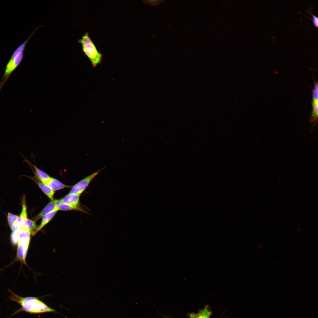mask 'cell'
Segmentation results:
<instances>
[{
    "label": "cell",
    "instance_id": "4fadbf2b",
    "mask_svg": "<svg viewBox=\"0 0 318 318\" xmlns=\"http://www.w3.org/2000/svg\"><path fill=\"white\" fill-rule=\"evenodd\" d=\"M18 232V243L29 244L31 235L29 230L26 228L20 227Z\"/></svg>",
    "mask_w": 318,
    "mask_h": 318
},
{
    "label": "cell",
    "instance_id": "9a60e30c",
    "mask_svg": "<svg viewBox=\"0 0 318 318\" xmlns=\"http://www.w3.org/2000/svg\"><path fill=\"white\" fill-rule=\"evenodd\" d=\"M211 312L207 306L201 310L197 313H191L189 318H209Z\"/></svg>",
    "mask_w": 318,
    "mask_h": 318
},
{
    "label": "cell",
    "instance_id": "5bb4252c",
    "mask_svg": "<svg viewBox=\"0 0 318 318\" xmlns=\"http://www.w3.org/2000/svg\"><path fill=\"white\" fill-rule=\"evenodd\" d=\"M58 211V209L55 210L50 213L44 216L41 222L36 231L35 234L41 230L53 218L55 214Z\"/></svg>",
    "mask_w": 318,
    "mask_h": 318
},
{
    "label": "cell",
    "instance_id": "2e32d148",
    "mask_svg": "<svg viewBox=\"0 0 318 318\" xmlns=\"http://www.w3.org/2000/svg\"><path fill=\"white\" fill-rule=\"evenodd\" d=\"M10 239L12 245L14 246L17 245L18 243V231H12L10 234Z\"/></svg>",
    "mask_w": 318,
    "mask_h": 318
},
{
    "label": "cell",
    "instance_id": "d6986e66",
    "mask_svg": "<svg viewBox=\"0 0 318 318\" xmlns=\"http://www.w3.org/2000/svg\"><path fill=\"white\" fill-rule=\"evenodd\" d=\"M164 1V0H146L142 1L143 3L148 4L152 6H155L159 5L163 3Z\"/></svg>",
    "mask_w": 318,
    "mask_h": 318
},
{
    "label": "cell",
    "instance_id": "52a82bcc",
    "mask_svg": "<svg viewBox=\"0 0 318 318\" xmlns=\"http://www.w3.org/2000/svg\"><path fill=\"white\" fill-rule=\"evenodd\" d=\"M16 259L26 264V259L29 244L18 243L17 244Z\"/></svg>",
    "mask_w": 318,
    "mask_h": 318
},
{
    "label": "cell",
    "instance_id": "7c38bea8",
    "mask_svg": "<svg viewBox=\"0 0 318 318\" xmlns=\"http://www.w3.org/2000/svg\"><path fill=\"white\" fill-rule=\"evenodd\" d=\"M45 184L54 191L64 188L72 187L71 186L65 185L58 180L52 177Z\"/></svg>",
    "mask_w": 318,
    "mask_h": 318
},
{
    "label": "cell",
    "instance_id": "7a4b0ae2",
    "mask_svg": "<svg viewBox=\"0 0 318 318\" xmlns=\"http://www.w3.org/2000/svg\"><path fill=\"white\" fill-rule=\"evenodd\" d=\"M78 42L81 44L82 51L89 59L93 67L101 63L103 55L98 50L87 32L82 36Z\"/></svg>",
    "mask_w": 318,
    "mask_h": 318
},
{
    "label": "cell",
    "instance_id": "9c48e42d",
    "mask_svg": "<svg viewBox=\"0 0 318 318\" xmlns=\"http://www.w3.org/2000/svg\"><path fill=\"white\" fill-rule=\"evenodd\" d=\"M27 177L33 180L43 192L51 200H53V198L55 191L51 189L46 185L44 184L41 181L34 178L32 177L27 175H24Z\"/></svg>",
    "mask_w": 318,
    "mask_h": 318
},
{
    "label": "cell",
    "instance_id": "277c9868",
    "mask_svg": "<svg viewBox=\"0 0 318 318\" xmlns=\"http://www.w3.org/2000/svg\"><path fill=\"white\" fill-rule=\"evenodd\" d=\"M103 169L98 170L80 180L72 187L69 193L81 195L92 180Z\"/></svg>",
    "mask_w": 318,
    "mask_h": 318
},
{
    "label": "cell",
    "instance_id": "7402d4cb",
    "mask_svg": "<svg viewBox=\"0 0 318 318\" xmlns=\"http://www.w3.org/2000/svg\"><path fill=\"white\" fill-rule=\"evenodd\" d=\"M20 228V227L17 225L16 223V221L14 223L10 228L12 231H18Z\"/></svg>",
    "mask_w": 318,
    "mask_h": 318
},
{
    "label": "cell",
    "instance_id": "5b68a950",
    "mask_svg": "<svg viewBox=\"0 0 318 318\" xmlns=\"http://www.w3.org/2000/svg\"><path fill=\"white\" fill-rule=\"evenodd\" d=\"M23 157L25 159V160L24 162H25L28 164L33 172L34 176L33 177L45 184L50 179L51 177L46 173L38 168L36 165L31 163L29 160L25 158L24 157Z\"/></svg>",
    "mask_w": 318,
    "mask_h": 318
},
{
    "label": "cell",
    "instance_id": "8992f818",
    "mask_svg": "<svg viewBox=\"0 0 318 318\" xmlns=\"http://www.w3.org/2000/svg\"><path fill=\"white\" fill-rule=\"evenodd\" d=\"M21 200L22 207L21 212L19 216H18L16 221V223L20 227L25 228V224L28 219L25 194L23 196Z\"/></svg>",
    "mask_w": 318,
    "mask_h": 318
},
{
    "label": "cell",
    "instance_id": "44dd1931",
    "mask_svg": "<svg viewBox=\"0 0 318 318\" xmlns=\"http://www.w3.org/2000/svg\"><path fill=\"white\" fill-rule=\"evenodd\" d=\"M309 13L312 16V21L313 24L315 26L317 27L318 25V18L317 17L312 14L310 11H309Z\"/></svg>",
    "mask_w": 318,
    "mask_h": 318
},
{
    "label": "cell",
    "instance_id": "603a6c76",
    "mask_svg": "<svg viewBox=\"0 0 318 318\" xmlns=\"http://www.w3.org/2000/svg\"><path fill=\"white\" fill-rule=\"evenodd\" d=\"M65 317L66 318H68V317Z\"/></svg>",
    "mask_w": 318,
    "mask_h": 318
},
{
    "label": "cell",
    "instance_id": "ffe728a7",
    "mask_svg": "<svg viewBox=\"0 0 318 318\" xmlns=\"http://www.w3.org/2000/svg\"><path fill=\"white\" fill-rule=\"evenodd\" d=\"M312 99L313 101H318V85L317 82L315 83L313 90Z\"/></svg>",
    "mask_w": 318,
    "mask_h": 318
},
{
    "label": "cell",
    "instance_id": "e0dca14e",
    "mask_svg": "<svg viewBox=\"0 0 318 318\" xmlns=\"http://www.w3.org/2000/svg\"><path fill=\"white\" fill-rule=\"evenodd\" d=\"M18 216L10 212L7 214V219L8 224L10 228L12 225L17 221Z\"/></svg>",
    "mask_w": 318,
    "mask_h": 318
},
{
    "label": "cell",
    "instance_id": "ac0fdd59",
    "mask_svg": "<svg viewBox=\"0 0 318 318\" xmlns=\"http://www.w3.org/2000/svg\"><path fill=\"white\" fill-rule=\"evenodd\" d=\"M313 110L312 118L313 120H315L318 116V101H312Z\"/></svg>",
    "mask_w": 318,
    "mask_h": 318
},
{
    "label": "cell",
    "instance_id": "3957f363",
    "mask_svg": "<svg viewBox=\"0 0 318 318\" xmlns=\"http://www.w3.org/2000/svg\"><path fill=\"white\" fill-rule=\"evenodd\" d=\"M32 35H31L24 42L18 47L12 54L6 64L5 72L0 84V90L6 81L10 74L16 68L22 60L23 53L26 44Z\"/></svg>",
    "mask_w": 318,
    "mask_h": 318
},
{
    "label": "cell",
    "instance_id": "30bf717a",
    "mask_svg": "<svg viewBox=\"0 0 318 318\" xmlns=\"http://www.w3.org/2000/svg\"><path fill=\"white\" fill-rule=\"evenodd\" d=\"M56 207L58 210L62 211L74 210L87 213L79 206H75L65 204L62 202L60 200H55Z\"/></svg>",
    "mask_w": 318,
    "mask_h": 318
},
{
    "label": "cell",
    "instance_id": "8fae6325",
    "mask_svg": "<svg viewBox=\"0 0 318 318\" xmlns=\"http://www.w3.org/2000/svg\"><path fill=\"white\" fill-rule=\"evenodd\" d=\"M80 195L69 193L66 195L60 201L62 203L73 206H79Z\"/></svg>",
    "mask_w": 318,
    "mask_h": 318
},
{
    "label": "cell",
    "instance_id": "6da1fadb",
    "mask_svg": "<svg viewBox=\"0 0 318 318\" xmlns=\"http://www.w3.org/2000/svg\"><path fill=\"white\" fill-rule=\"evenodd\" d=\"M8 291L11 293L9 297V299L17 303L21 307L7 318H9L22 312L30 314H40L56 311L38 297H23L16 294L9 289Z\"/></svg>",
    "mask_w": 318,
    "mask_h": 318
},
{
    "label": "cell",
    "instance_id": "ba28073f",
    "mask_svg": "<svg viewBox=\"0 0 318 318\" xmlns=\"http://www.w3.org/2000/svg\"><path fill=\"white\" fill-rule=\"evenodd\" d=\"M56 209L58 210L56 207L55 200H51L39 214L33 218V220L36 222L44 216Z\"/></svg>",
    "mask_w": 318,
    "mask_h": 318
}]
</instances>
